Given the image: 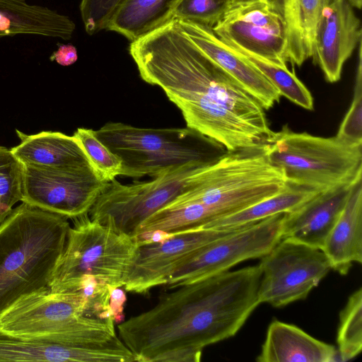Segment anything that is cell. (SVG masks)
I'll return each mask as SVG.
<instances>
[{
  "mask_svg": "<svg viewBox=\"0 0 362 362\" xmlns=\"http://www.w3.org/2000/svg\"><path fill=\"white\" fill-rule=\"evenodd\" d=\"M141 78L160 87L187 127L226 151L264 146L273 134L264 107L186 36L173 18L131 41Z\"/></svg>",
  "mask_w": 362,
  "mask_h": 362,
  "instance_id": "cell-1",
  "label": "cell"
},
{
  "mask_svg": "<svg viewBox=\"0 0 362 362\" xmlns=\"http://www.w3.org/2000/svg\"><path fill=\"white\" fill-rule=\"evenodd\" d=\"M258 265L177 286L117 325L136 362H198L203 349L233 337L260 304Z\"/></svg>",
  "mask_w": 362,
  "mask_h": 362,
  "instance_id": "cell-2",
  "label": "cell"
},
{
  "mask_svg": "<svg viewBox=\"0 0 362 362\" xmlns=\"http://www.w3.org/2000/svg\"><path fill=\"white\" fill-rule=\"evenodd\" d=\"M69 227L68 218L25 202L0 224V314L49 288Z\"/></svg>",
  "mask_w": 362,
  "mask_h": 362,
  "instance_id": "cell-3",
  "label": "cell"
},
{
  "mask_svg": "<svg viewBox=\"0 0 362 362\" xmlns=\"http://www.w3.org/2000/svg\"><path fill=\"white\" fill-rule=\"evenodd\" d=\"M94 132L121 159V175L136 179L155 178L193 161L211 162L226 152L218 143L187 127L153 129L107 122Z\"/></svg>",
  "mask_w": 362,
  "mask_h": 362,
  "instance_id": "cell-4",
  "label": "cell"
},
{
  "mask_svg": "<svg viewBox=\"0 0 362 362\" xmlns=\"http://www.w3.org/2000/svg\"><path fill=\"white\" fill-rule=\"evenodd\" d=\"M112 318L84 315L69 292L49 288L19 298L0 314V332L24 339L61 344L98 346L117 337Z\"/></svg>",
  "mask_w": 362,
  "mask_h": 362,
  "instance_id": "cell-5",
  "label": "cell"
},
{
  "mask_svg": "<svg viewBox=\"0 0 362 362\" xmlns=\"http://www.w3.org/2000/svg\"><path fill=\"white\" fill-rule=\"evenodd\" d=\"M290 185L318 192L362 175V144L298 133L284 127L263 146Z\"/></svg>",
  "mask_w": 362,
  "mask_h": 362,
  "instance_id": "cell-6",
  "label": "cell"
},
{
  "mask_svg": "<svg viewBox=\"0 0 362 362\" xmlns=\"http://www.w3.org/2000/svg\"><path fill=\"white\" fill-rule=\"evenodd\" d=\"M73 222L49 284L50 291L55 292L85 275L111 287H123L137 253V237L115 231L90 219L88 214Z\"/></svg>",
  "mask_w": 362,
  "mask_h": 362,
  "instance_id": "cell-7",
  "label": "cell"
},
{
  "mask_svg": "<svg viewBox=\"0 0 362 362\" xmlns=\"http://www.w3.org/2000/svg\"><path fill=\"white\" fill-rule=\"evenodd\" d=\"M209 163L190 162L151 180L129 185L115 179L108 182L88 215L90 219L115 231L136 237L141 223L176 197L190 177Z\"/></svg>",
  "mask_w": 362,
  "mask_h": 362,
  "instance_id": "cell-8",
  "label": "cell"
},
{
  "mask_svg": "<svg viewBox=\"0 0 362 362\" xmlns=\"http://www.w3.org/2000/svg\"><path fill=\"white\" fill-rule=\"evenodd\" d=\"M259 267V303L276 308L305 298L332 269L321 249L286 238L261 257Z\"/></svg>",
  "mask_w": 362,
  "mask_h": 362,
  "instance_id": "cell-9",
  "label": "cell"
},
{
  "mask_svg": "<svg viewBox=\"0 0 362 362\" xmlns=\"http://www.w3.org/2000/svg\"><path fill=\"white\" fill-rule=\"evenodd\" d=\"M284 217L281 213L235 228L179 267L165 284L174 288L262 257L281 240Z\"/></svg>",
  "mask_w": 362,
  "mask_h": 362,
  "instance_id": "cell-10",
  "label": "cell"
},
{
  "mask_svg": "<svg viewBox=\"0 0 362 362\" xmlns=\"http://www.w3.org/2000/svg\"><path fill=\"white\" fill-rule=\"evenodd\" d=\"M107 184L91 165L51 168L23 164L21 202L73 219L88 214Z\"/></svg>",
  "mask_w": 362,
  "mask_h": 362,
  "instance_id": "cell-11",
  "label": "cell"
},
{
  "mask_svg": "<svg viewBox=\"0 0 362 362\" xmlns=\"http://www.w3.org/2000/svg\"><path fill=\"white\" fill-rule=\"evenodd\" d=\"M237 228H194L173 233H164L165 238L160 241L139 240L137 253L123 287L129 292L146 294L154 287L165 284L179 267Z\"/></svg>",
  "mask_w": 362,
  "mask_h": 362,
  "instance_id": "cell-12",
  "label": "cell"
},
{
  "mask_svg": "<svg viewBox=\"0 0 362 362\" xmlns=\"http://www.w3.org/2000/svg\"><path fill=\"white\" fill-rule=\"evenodd\" d=\"M211 28L225 43L286 66L285 27L271 0L231 7Z\"/></svg>",
  "mask_w": 362,
  "mask_h": 362,
  "instance_id": "cell-13",
  "label": "cell"
},
{
  "mask_svg": "<svg viewBox=\"0 0 362 362\" xmlns=\"http://www.w3.org/2000/svg\"><path fill=\"white\" fill-rule=\"evenodd\" d=\"M354 8L348 0H334L316 31L313 62L329 83L341 78L345 62L361 41V21Z\"/></svg>",
  "mask_w": 362,
  "mask_h": 362,
  "instance_id": "cell-14",
  "label": "cell"
},
{
  "mask_svg": "<svg viewBox=\"0 0 362 362\" xmlns=\"http://www.w3.org/2000/svg\"><path fill=\"white\" fill-rule=\"evenodd\" d=\"M133 362L134 356L118 337L104 345L83 346L24 339L0 332V362Z\"/></svg>",
  "mask_w": 362,
  "mask_h": 362,
  "instance_id": "cell-15",
  "label": "cell"
},
{
  "mask_svg": "<svg viewBox=\"0 0 362 362\" xmlns=\"http://www.w3.org/2000/svg\"><path fill=\"white\" fill-rule=\"evenodd\" d=\"M353 180L317 192L294 209L284 213L281 239L286 238L322 249L347 202Z\"/></svg>",
  "mask_w": 362,
  "mask_h": 362,
  "instance_id": "cell-16",
  "label": "cell"
},
{
  "mask_svg": "<svg viewBox=\"0 0 362 362\" xmlns=\"http://www.w3.org/2000/svg\"><path fill=\"white\" fill-rule=\"evenodd\" d=\"M177 20L192 43L236 80L265 110L279 101L281 95L279 90L257 68L219 39L211 27Z\"/></svg>",
  "mask_w": 362,
  "mask_h": 362,
  "instance_id": "cell-17",
  "label": "cell"
},
{
  "mask_svg": "<svg viewBox=\"0 0 362 362\" xmlns=\"http://www.w3.org/2000/svg\"><path fill=\"white\" fill-rule=\"evenodd\" d=\"M336 347L309 335L296 325L272 322L262 345L258 362H332Z\"/></svg>",
  "mask_w": 362,
  "mask_h": 362,
  "instance_id": "cell-18",
  "label": "cell"
},
{
  "mask_svg": "<svg viewBox=\"0 0 362 362\" xmlns=\"http://www.w3.org/2000/svg\"><path fill=\"white\" fill-rule=\"evenodd\" d=\"M286 30V59L301 66L313 58L316 31L325 9L334 0H271Z\"/></svg>",
  "mask_w": 362,
  "mask_h": 362,
  "instance_id": "cell-19",
  "label": "cell"
},
{
  "mask_svg": "<svg viewBox=\"0 0 362 362\" xmlns=\"http://www.w3.org/2000/svg\"><path fill=\"white\" fill-rule=\"evenodd\" d=\"M322 250L332 269L341 275L347 274L354 263H362V178L353 186Z\"/></svg>",
  "mask_w": 362,
  "mask_h": 362,
  "instance_id": "cell-20",
  "label": "cell"
},
{
  "mask_svg": "<svg viewBox=\"0 0 362 362\" xmlns=\"http://www.w3.org/2000/svg\"><path fill=\"white\" fill-rule=\"evenodd\" d=\"M76 25L67 16L25 0H0V37L19 34L69 40Z\"/></svg>",
  "mask_w": 362,
  "mask_h": 362,
  "instance_id": "cell-21",
  "label": "cell"
},
{
  "mask_svg": "<svg viewBox=\"0 0 362 362\" xmlns=\"http://www.w3.org/2000/svg\"><path fill=\"white\" fill-rule=\"evenodd\" d=\"M16 132L21 142L10 150L22 164L51 168L91 165L74 136L52 131L31 135Z\"/></svg>",
  "mask_w": 362,
  "mask_h": 362,
  "instance_id": "cell-22",
  "label": "cell"
},
{
  "mask_svg": "<svg viewBox=\"0 0 362 362\" xmlns=\"http://www.w3.org/2000/svg\"><path fill=\"white\" fill-rule=\"evenodd\" d=\"M180 0H124L106 30L133 41L173 19Z\"/></svg>",
  "mask_w": 362,
  "mask_h": 362,
  "instance_id": "cell-23",
  "label": "cell"
},
{
  "mask_svg": "<svg viewBox=\"0 0 362 362\" xmlns=\"http://www.w3.org/2000/svg\"><path fill=\"white\" fill-rule=\"evenodd\" d=\"M317 192H319L287 184L280 192L199 228L222 230L257 222L276 214L289 212Z\"/></svg>",
  "mask_w": 362,
  "mask_h": 362,
  "instance_id": "cell-24",
  "label": "cell"
},
{
  "mask_svg": "<svg viewBox=\"0 0 362 362\" xmlns=\"http://www.w3.org/2000/svg\"><path fill=\"white\" fill-rule=\"evenodd\" d=\"M226 45L257 68L279 90L281 96L306 110H313L314 101L310 92L287 66L278 65L236 46Z\"/></svg>",
  "mask_w": 362,
  "mask_h": 362,
  "instance_id": "cell-25",
  "label": "cell"
},
{
  "mask_svg": "<svg viewBox=\"0 0 362 362\" xmlns=\"http://www.w3.org/2000/svg\"><path fill=\"white\" fill-rule=\"evenodd\" d=\"M337 342L341 361L354 358L362 350L361 288L351 294L340 312Z\"/></svg>",
  "mask_w": 362,
  "mask_h": 362,
  "instance_id": "cell-26",
  "label": "cell"
},
{
  "mask_svg": "<svg viewBox=\"0 0 362 362\" xmlns=\"http://www.w3.org/2000/svg\"><path fill=\"white\" fill-rule=\"evenodd\" d=\"M63 292H69L74 296L84 315L113 319L110 305V286L95 277L83 276L54 293Z\"/></svg>",
  "mask_w": 362,
  "mask_h": 362,
  "instance_id": "cell-27",
  "label": "cell"
},
{
  "mask_svg": "<svg viewBox=\"0 0 362 362\" xmlns=\"http://www.w3.org/2000/svg\"><path fill=\"white\" fill-rule=\"evenodd\" d=\"M73 136L78 141L92 167L103 180L109 182L121 175V159L98 139L94 130L78 128Z\"/></svg>",
  "mask_w": 362,
  "mask_h": 362,
  "instance_id": "cell-28",
  "label": "cell"
},
{
  "mask_svg": "<svg viewBox=\"0 0 362 362\" xmlns=\"http://www.w3.org/2000/svg\"><path fill=\"white\" fill-rule=\"evenodd\" d=\"M23 164L11 150L0 146V224L22 199Z\"/></svg>",
  "mask_w": 362,
  "mask_h": 362,
  "instance_id": "cell-29",
  "label": "cell"
},
{
  "mask_svg": "<svg viewBox=\"0 0 362 362\" xmlns=\"http://www.w3.org/2000/svg\"><path fill=\"white\" fill-rule=\"evenodd\" d=\"M336 136L351 144H362L361 41L358 45V64L353 99Z\"/></svg>",
  "mask_w": 362,
  "mask_h": 362,
  "instance_id": "cell-30",
  "label": "cell"
},
{
  "mask_svg": "<svg viewBox=\"0 0 362 362\" xmlns=\"http://www.w3.org/2000/svg\"><path fill=\"white\" fill-rule=\"evenodd\" d=\"M228 9V0H180L173 18L214 27Z\"/></svg>",
  "mask_w": 362,
  "mask_h": 362,
  "instance_id": "cell-31",
  "label": "cell"
},
{
  "mask_svg": "<svg viewBox=\"0 0 362 362\" xmlns=\"http://www.w3.org/2000/svg\"><path fill=\"white\" fill-rule=\"evenodd\" d=\"M124 0H81L80 12L86 33L106 30L115 11Z\"/></svg>",
  "mask_w": 362,
  "mask_h": 362,
  "instance_id": "cell-32",
  "label": "cell"
},
{
  "mask_svg": "<svg viewBox=\"0 0 362 362\" xmlns=\"http://www.w3.org/2000/svg\"><path fill=\"white\" fill-rule=\"evenodd\" d=\"M110 305L115 323L124 321V305L127 296L120 288L110 286Z\"/></svg>",
  "mask_w": 362,
  "mask_h": 362,
  "instance_id": "cell-33",
  "label": "cell"
},
{
  "mask_svg": "<svg viewBox=\"0 0 362 362\" xmlns=\"http://www.w3.org/2000/svg\"><path fill=\"white\" fill-rule=\"evenodd\" d=\"M78 59L77 51L71 44L62 45L50 57L52 61H56L62 66H69L76 62Z\"/></svg>",
  "mask_w": 362,
  "mask_h": 362,
  "instance_id": "cell-34",
  "label": "cell"
},
{
  "mask_svg": "<svg viewBox=\"0 0 362 362\" xmlns=\"http://www.w3.org/2000/svg\"><path fill=\"white\" fill-rule=\"evenodd\" d=\"M261 1V0H228V8L235 6L248 4V3H251V2H254V1Z\"/></svg>",
  "mask_w": 362,
  "mask_h": 362,
  "instance_id": "cell-35",
  "label": "cell"
}]
</instances>
